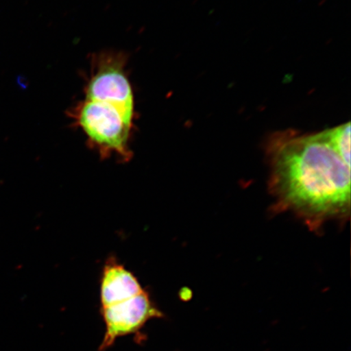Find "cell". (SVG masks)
Wrapping results in <instances>:
<instances>
[{"label":"cell","instance_id":"obj_1","mask_svg":"<svg viewBox=\"0 0 351 351\" xmlns=\"http://www.w3.org/2000/svg\"><path fill=\"white\" fill-rule=\"evenodd\" d=\"M269 188L278 210L297 215L311 230L350 213V165L326 131L278 132L267 145Z\"/></svg>","mask_w":351,"mask_h":351},{"label":"cell","instance_id":"obj_2","mask_svg":"<svg viewBox=\"0 0 351 351\" xmlns=\"http://www.w3.org/2000/svg\"><path fill=\"white\" fill-rule=\"evenodd\" d=\"M69 117L102 159L117 156L125 163L133 157L130 139L136 115L112 104L84 99L72 108Z\"/></svg>","mask_w":351,"mask_h":351},{"label":"cell","instance_id":"obj_3","mask_svg":"<svg viewBox=\"0 0 351 351\" xmlns=\"http://www.w3.org/2000/svg\"><path fill=\"white\" fill-rule=\"evenodd\" d=\"M123 52L104 51L91 60L90 76L85 86V99L116 105L136 115L135 100Z\"/></svg>","mask_w":351,"mask_h":351},{"label":"cell","instance_id":"obj_4","mask_svg":"<svg viewBox=\"0 0 351 351\" xmlns=\"http://www.w3.org/2000/svg\"><path fill=\"white\" fill-rule=\"evenodd\" d=\"M106 333L100 350L111 346L117 337L139 330L149 319L163 317L147 292L120 304L102 307Z\"/></svg>","mask_w":351,"mask_h":351},{"label":"cell","instance_id":"obj_5","mask_svg":"<svg viewBox=\"0 0 351 351\" xmlns=\"http://www.w3.org/2000/svg\"><path fill=\"white\" fill-rule=\"evenodd\" d=\"M136 276L115 260H109L104 267L100 285L102 307L120 304L144 292Z\"/></svg>","mask_w":351,"mask_h":351},{"label":"cell","instance_id":"obj_6","mask_svg":"<svg viewBox=\"0 0 351 351\" xmlns=\"http://www.w3.org/2000/svg\"><path fill=\"white\" fill-rule=\"evenodd\" d=\"M328 141L339 153L346 163L350 165V122L335 128L324 130Z\"/></svg>","mask_w":351,"mask_h":351}]
</instances>
